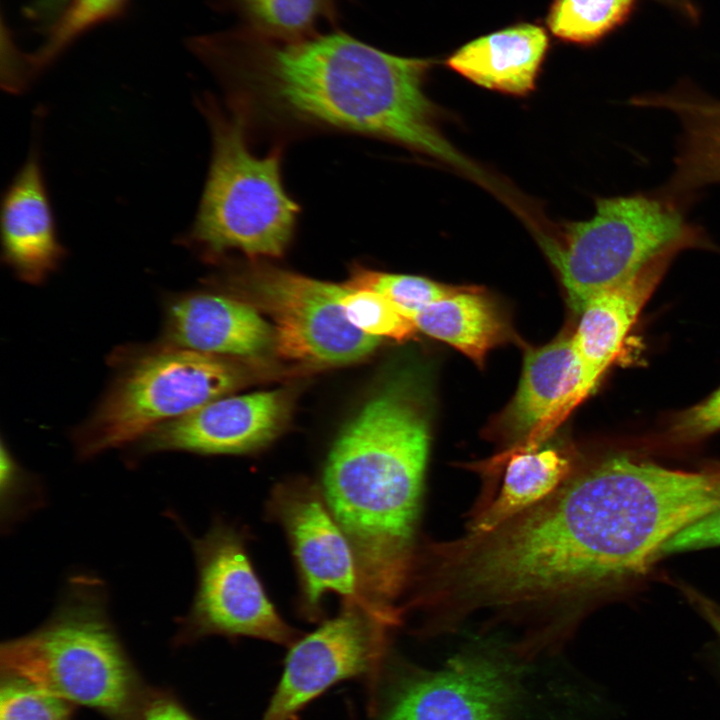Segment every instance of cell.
Returning a JSON list of instances; mask_svg holds the SVG:
<instances>
[{"instance_id": "6da1fadb", "label": "cell", "mask_w": 720, "mask_h": 720, "mask_svg": "<svg viewBox=\"0 0 720 720\" xmlns=\"http://www.w3.org/2000/svg\"><path fill=\"white\" fill-rule=\"evenodd\" d=\"M215 70L311 123L393 141L463 171L424 90L435 61L387 53L343 33L280 40L246 27L217 33Z\"/></svg>"}, {"instance_id": "7a4b0ae2", "label": "cell", "mask_w": 720, "mask_h": 720, "mask_svg": "<svg viewBox=\"0 0 720 720\" xmlns=\"http://www.w3.org/2000/svg\"><path fill=\"white\" fill-rule=\"evenodd\" d=\"M429 441L423 394L399 380L344 427L323 468L321 492L354 550L362 597L378 611L399 612L412 571Z\"/></svg>"}, {"instance_id": "3957f363", "label": "cell", "mask_w": 720, "mask_h": 720, "mask_svg": "<svg viewBox=\"0 0 720 720\" xmlns=\"http://www.w3.org/2000/svg\"><path fill=\"white\" fill-rule=\"evenodd\" d=\"M719 510L720 468L683 471L616 454L569 477L564 548L596 597L647 573L666 541Z\"/></svg>"}, {"instance_id": "277c9868", "label": "cell", "mask_w": 720, "mask_h": 720, "mask_svg": "<svg viewBox=\"0 0 720 720\" xmlns=\"http://www.w3.org/2000/svg\"><path fill=\"white\" fill-rule=\"evenodd\" d=\"M2 676L17 678L112 720H142L135 670L107 615L104 585L73 578L39 629L2 643Z\"/></svg>"}, {"instance_id": "5b68a950", "label": "cell", "mask_w": 720, "mask_h": 720, "mask_svg": "<svg viewBox=\"0 0 720 720\" xmlns=\"http://www.w3.org/2000/svg\"><path fill=\"white\" fill-rule=\"evenodd\" d=\"M685 204L663 190L599 198L587 220L568 223L544 249L570 305L580 313L593 296L657 267L687 248L705 246Z\"/></svg>"}, {"instance_id": "8992f818", "label": "cell", "mask_w": 720, "mask_h": 720, "mask_svg": "<svg viewBox=\"0 0 720 720\" xmlns=\"http://www.w3.org/2000/svg\"><path fill=\"white\" fill-rule=\"evenodd\" d=\"M213 151L198 212L185 241L207 257L236 250L279 257L290 244L299 207L281 178L280 153L254 155L242 117L223 114L206 99Z\"/></svg>"}, {"instance_id": "52a82bcc", "label": "cell", "mask_w": 720, "mask_h": 720, "mask_svg": "<svg viewBox=\"0 0 720 720\" xmlns=\"http://www.w3.org/2000/svg\"><path fill=\"white\" fill-rule=\"evenodd\" d=\"M248 381L232 357L163 344L119 371L95 413L77 432L82 457L141 440L156 427L228 395Z\"/></svg>"}, {"instance_id": "ba28073f", "label": "cell", "mask_w": 720, "mask_h": 720, "mask_svg": "<svg viewBox=\"0 0 720 720\" xmlns=\"http://www.w3.org/2000/svg\"><path fill=\"white\" fill-rule=\"evenodd\" d=\"M233 290L273 322V349L284 359L310 366H340L371 354L381 339L347 319L346 287L271 266H257L234 280Z\"/></svg>"}, {"instance_id": "9c48e42d", "label": "cell", "mask_w": 720, "mask_h": 720, "mask_svg": "<svg viewBox=\"0 0 720 720\" xmlns=\"http://www.w3.org/2000/svg\"><path fill=\"white\" fill-rule=\"evenodd\" d=\"M191 542L198 583L177 641L222 635L290 646L298 639L269 598L239 530L217 520L203 537Z\"/></svg>"}, {"instance_id": "30bf717a", "label": "cell", "mask_w": 720, "mask_h": 720, "mask_svg": "<svg viewBox=\"0 0 720 720\" xmlns=\"http://www.w3.org/2000/svg\"><path fill=\"white\" fill-rule=\"evenodd\" d=\"M393 625L364 601H343L339 613L289 646L261 720H292L334 684L380 666Z\"/></svg>"}, {"instance_id": "8fae6325", "label": "cell", "mask_w": 720, "mask_h": 720, "mask_svg": "<svg viewBox=\"0 0 720 720\" xmlns=\"http://www.w3.org/2000/svg\"><path fill=\"white\" fill-rule=\"evenodd\" d=\"M267 511L288 539L306 618L322 616V602L328 593L339 594L344 601L365 602L354 550L320 487L305 479L281 482L272 489Z\"/></svg>"}, {"instance_id": "7c38bea8", "label": "cell", "mask_w": 720, "mask_h": 720, "mask_svg": "<svg viewBox=\"0 0 720 720\" xmlns=\"http://www.w3.org/2000/svg\"><path fill=\"white\" fill-rule=\"evenodd\" d=\"M517 697L513 668L479 653L401 681L381 720H510Z\"/></svg>"}, {"instance_id": "4fadbf2b", "label": "cell", "mask_w": 720, "mask_h": 720, "mask_svg": "<svg viewBox=\"0 0 720 720\" xmlns=\"http://www.w3.org/2000/svg\"><path fill=\"white\" fill-rule=\"evenodd\" d=\"M292 410L287 391L223 396L150 431L141 448L199 454H245L272 443Z\"/></svg>"}, {"instance_id": "5bb4252c", "label": "cell", "mask_w": 720, "mask_h": 720, "mask_svg": "<svg viewBox=\"0 0 720 720\" xmlns=\"http://www.w3.org/2000/svg\"><path fill=\"white\" fill-rule=\"evenodd\" d=\"M273 328L235 295L210 291L173 298L165 312L167 345L226 357H255L273 348Z\"/></svg>"}, {"instance_id": "9a60e30c", "label": "cell", "mask_w": 720, "mask_h": 720, "mask_svg": "<svg viewBox=\"0 0 720 720\" xmlns=\"http://www.w3.org/2000/svg\"><path fill=\"white\" fill-rule=\"evenodd\" d=\"M587 396L583 368L572 336L526 352L518 389L501 416L512 439L537 445Z\"/></svg>"}, {"instance_id": "2e32d148", "label": "cell", "mask_w": 720, "mask_h": 720, "mask_svg": "<svg viewBox=\"0 0 720 720\" xmlns=\"http://www.w3.org/2000/svg\"><path fill=\"white\" fill-rule=\"evenodd\" d=\"M1 239L6 263L29 283L44 280L64 255L36 149L3 198Z\"/></svg>"}, {"instance_id": "e0dca14e", "label": "cell", "mask_w": 720, "mask_h": 720, "mask_svg": "<svg viewBox=\"0 0 720 720\" xmlns=\"http://www.w3.org/2000/svg\"><path fill=\"white\" fill-rule=\"evenodd\" d=\"M548 50L542 26L519 22L464 44L445 64L481 87L524 96L535 89Z\"/></svg>"}, {"instance_id": "ac0fdd59", "label": "cell", "mask_w": 720, "mask_h": 720, "mask_svg": "<svg viewBox=\"0 0 720 720\" xmlns=\"http://www.w3.org/2000/svg\"><path fill=\"white\" fill-rule=\"evenodd\" d=\"M667 267L653 268L617 287L590 298L582 307L572 336L583 368L588 395L616 357L642 307Z\"/></svg>"}, {"instance_id": "d6986e66", "label": "cell", "mask_w": 720, "mask_h": 720, "mask_svg": "<svg viewBox=\"0 0 720 720\" xmlns=\"http://www.w3.org/2000/svg\"><path fill=\"white\" fill-rule=\"evenodd\" d=\"M571 474L570 459L559 448L525 445L510 456L497 496L474 520L470 533H487L534 508Z\"/></svg>"}, {"instance_id": "ffe728a7", "label": "cell", "mask_w": 720, "mask_h": 720, "mask_svg": "<svg viewBox=\"0 0 720 720\" xmlns=\"http://www.w3.org/2000/svg\"><path fill=\"white\" fill-rule=\"evenodd\" d=\"M417 330L441 340L482 365L489 350L509 336L496 304L480 289L462 287L421 310L413 319Z\"/></svg>"}, {"instance_id": "44dd1931", "label": "cell", "mask_w": 720, "mask_h": 720, "mask_svg": "<svg viewBox=\"0 0 720 720\" xmlns=\"http://www.w3.org/2000/svg\"><path fill=\"white\" fill-rule=\"evenodd\" d=\"M337 0H228L246 28L263 36L296 40L316 34L335 16Z\"/></svg>"}, {"instance_id": "7402d4cb", "label": "cell", "mask_w": 720, "mask_h": 720, "mask_svg": "<svg viewBox=\"0 0 720 720\" xmlns=\"http://www.w3.org/2000/svg\"><path fill=\"white\" fill-rule=\"evenodd\" d=\"M127 1L68 0L51 20L41 45L32 54L24 56L18 73L20 86L55 61L81 36L118 15Z\"/></svg>"}, {"instance_id": "603a6c76", "label": "cell", "mask_w": 720, "mask_h": 720, "mask_svg": "<svg viewBox=\"0 0 720 720\" xmlns=\"http://www.w3.org/2000/svg\"><path fill=\"white\" fill-rule=\"evenodd\" d=\"M637 0H552L546 24L561 41L591 46L621 27Z\"/></svg>"}, {"instance_id": "cb8c5ba5", "label": "cell", "mask_w": 720, "mask_h": 720, "mask_svg": "<svg viewBox=\"0 0 720 720\" xmlns=\"http://www.w3.org/2000/svg\"><path fill=\"white\" fill-rule=\"evenodd\" d=\"M343 284L351 289H365L380 294L411 320L427 306L462 289L425 277L380 272L360 266L352 270L349 279Z\"/></svg>"}, {"instance_id": "d4e9b609", "label": "cell", "mask_w": 720, "mask_h": 720, "mask_svg": "<svg viewBox=\"0 0 720 720\" xmlns=\"http://www.w3.org/2000/svg\"><path fill=\"white\" fill-rule=\"evenodd\" d=\"M345 287L341 304L347 319L358 330L373 337H387L400 342L415 334L417 328L413 321L402 315L386 298L370 290Z\"/></svg>"}, {"instance_id": "484cf974", "label": "cell", "mask_w": 720, "mask_h": 720, "mask_svg": "<svg viewBox=\"0 0 720 720\" xmlns=\"http://www.w3.org/2000/svg\"><path fill=\"white\" fill-rule=\"evenodd\" d=\"M70 705L25 681L2 676L0 720H71Z\"/></svg>"}, {"instance_id": "4316f807", "label": "cell", "mask_w": 720, "mask_h": 720, "mask_svg": "<svg viewBox=\"0 0 720 720\" xmlns=\"http://www.w3.org/2000/svg\"><path fill=\"white\" fill-rule=\"evenodd\" d=\"M720 430V387L707 398L677 415L669 433L673 440H700Z\"/></svg>"}, {"instance_id": "83f0119b", "label": "cell", "mask_w": 720, "mask_h": 720, "mask_svg": "<svg viewBox=\"0 0 720 720\" xmlns=\"http://www.w3.org/2000/svg\"><path fill=\"white\" fill-rule=\"evenodd\" d=\"M720 546V510L681 530L666 541L657 560L668 555Z\"/></svg>"}, {"instance_id": "f1b7e54d", "label": "cell", "mask_w": 720, "mask_h": 720, "mask_svg": "<svg viewBox=\"0 0 720 720\" xmlns=\"http://www.w3.org/2000/svg\"><path fill=\"white\" fill-rule=\"evenodd\" d=\"M142 720H196L173 698L153 695L144 699Z\"/></svg>"}, {"instance_id": "f546056e", "label": "cell", "mask_w": 720, "mask_h": 720, "mask_svg": "<svg viewBox=\"0 0 720 720\" xmlns=\"http://www.w3.org/2000/svg\"><path fill=\"white\" fill-rule=\"evenodd\" d=\"M67 1L68 0H35L32 8H30L31 15L37 19H49L51 21Z\"/></svg>"}, {"instance_id": "4dcf8cb0", "label": "cell", "mask_w": 720, "mask_h": 720, "mask_svg": "<svg viewBox=\"0 0 720 720\" xmlns=\"http://www.w3.org/2000/svg\"><path fill=\"white\" fill-rule=\"evenodd\" d=\"M663 5L672 8L674 11L683 15L689 20H696L698 17V11L696 6L691 0H655Z\"/></svg>"}, {"instance_id": "1f68e13d", "label": "cell", "mask_w": 720, "mask_h": 720, "mask_svg": "<svg viewBox=\"0 0 720 720\" xmlns=\"http://www.w3.org/2000/svg\"><path fill=\"white\" fill-rule=\"evenodd\" d=\"M719 637H720V630H719Z\"/></svg>"}]
</instances>
